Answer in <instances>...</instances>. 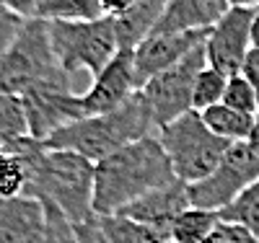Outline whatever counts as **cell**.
<instances>
[{
    "mask_svg": "<svg viewBox=\"0 0 259 243\" xmlns=\"http://www.w3.org/2000/svg\"><path fill=\"white\" fill-rule=\"evenodd\" d=\"M29 168L26 194L57 205L73 225L94 220V176L96 163L70 150H50L34 137H21L11 148Z\"/></svg>",
    "mask_w": 259,
    "mask_h": 243,
    "instance_id": "obj_1",
    "label": "cell"
},
{
    "mask_svg": "<svg viewBox=\"0 0 259 243\" xmlns=\"http://www.w3.org/2000/svg\"><path fill=\"white\" fill-rule=\"evenodd\" d=\"M177 181L179 179L158 137L150 135L130 142L96 163L94 215H117L122 207L133 205L140 197L156 189H166Z\"/></svg>",
    "mask_w": 259,
    "mask_h": 243,
    "instance_id": "obj_2",
    "label": "cell"
},
{
    "mask_svg": "<svg viewBox=\"0 0 259 243\" xmlns=\"http://www.w3.org/2000/svg\"><path fill=\"white\" fill-rule=\"evenodd\" d=\"M153 129H156V122L150 117V109L145 106L143 96L135 93L117 112L65 124L55 129L47 140H39V142L50 150H70L83 156L85 161L99 163L106 156L117 153L119 148L138 142L143 137H150Z\"/></svg>",
    "mask_w": 259,
    "mask_h": 243,
    "instance_id": "obj_3",
    "label": "cell"
},
{
    "mask_svg": "<svg viewBox=\"0 0 259 243\" xmlns=\"http://www.w3.org/2000/svg\"><path fill=\"white\" fill-rule=\"evenodd\" d=\"M70 78L55 57L47 21L26 18L13 47L0 60V96L24 99L31 91L73 93Z\"/></svg>",
    "mask_w": 259,
    "mask_h": 243,
    "instance_id": "obj_4",
    "label": "cell"
},
{
    "mask_svg": "<svg viewBox=\"0 0 259 243\" xmlns=\"http://www.w3.org/2000/svg\"><path fill=\"white\" fill-rule=\"evenodd\" d=\"M158 142L163 145L177 179L187 186L205 181L221 166L223 156L231 148V142L221 140L205 127L200 112H189L177 122L161 127Z\"/></svg>",
    "mask_w": 259,
    "mask_h": 243,
    "instance_id": "obj_5",
    "label": "cell"
},
{
    "mask_svg": "<svg viewBox=\"0 0 259 243\" xmlns=\"http://www.w3.org/2000/svg\"><path fill=\"white\" fill-rule=\"evenodd\" d=\"M50 41L60 68L73 75L75 70H89L94 78L119 52L114 18L101 16L96 21H47Z\"/></svg>",
    "mask_w": 259,
    "mask_h": 243,
    "instance_id": "obj_6",
    "label": "cell"
},
{
    "mask_svg": "<svg viewBox=\"0 0 259 243\" xmlns=\"http://www.w3.org/2000/svg\"><path fill=\"white\" fill-rule=\"evenodd\" d=\"M205 65H207V55H205V44H202L192 55H187L182 62H177L174 68H168V70L158 73L156 78H150L138 91L143 96L145 106L150 109L156 129L177 122L179 117L192 112L194 80H197V75Z\"/></svg>",
    "mask_w": 259,
    "mask_h": 243,
    "instance_id": "obj_7",
    "label": "cell"
},
{
    "mask_svg": "<svg viewBox=\"0 0 259 243\" xmlns=\"http://www.w3.org/2000/svg\"><path fill=\"white\" fill-rule=\"evenodd\" d=\"M256 179H259V158L246 142H231L221 166L205 181L187 186L189 207L221 212Z\"/></svg>",
    "mask_w": 259,
    "mask_h": 243,
    "instance_id": "obj_8",
    "label": "cell"
},
{
    "mask_svg": "<svg viewBox=\"0 0 259 243\" xmlns=\"http://www.w3.org/2000/svg\"><path fill=\"white\" fill-rule=\"evenodd\" d=\"M259 8L251 6H231L228 13L210 29L205 41L207 65L223 75H239L244 60L251 50V26Z\"/></svg>",
    "mask_w": 259,
    "mask_h": 243,
    "instance_id": "obj_9",
    "label": "cell"
},
{
    "mask_svg": "<svg viewBox=\"0 0 259 243\" xmlns=\"http://www.w3.org/2000/svg\"><path fill=\"white\" fill-rule=\"evenodd\" d=\"M135 93H138V85H135L133 50H119L114 60L99 73V78H94L89 91L75 96V106L80 119L101 117V114L117 112Z\"/></svg>",
    "mask_w": 259,
    "mask_h": 243,
    "instance_id": "obj_10",
    "label": "cell"
},
{
    "mask_svg": "<svg viewBox=\"0 0 259 243\" xmlns=\"http://www.w3.org/2000/svg\"><path fill=\"white\" fill-rule=\"evenodd\" d=\"M210 31H184V34H150L133 50L135 62V85L138 91L158 73L174 68L187 55L207 41Z\"/></svg>",
    "mask_w": 259,
    "mask_h": 243,
    "instance_id": "obj_11",
    "label": "cell"
},
{
    "mask_svg": "<svg viewBox=\"0 0 259 243\" xmlns=\"http://www.w3.org/2000/svg\"><path fill=\"white\" fill-rule=\"evenodd\" d=\"M189 207V197H187V184L177 181L166 189H156L140 200H135L133 205L122 207L117 215H124L130 220H135V223L150 228L161 233L163 238L171 235V228H174L177 217Z\"/></svg>",
    "mask_w": 259,
    "mask_h": 243,
    "instance_id": "obj_12",
    "label": "cell"
},
{
    "mask_svg": "<svg viewBox=\"0 0 259 243\" xmlns=\"http://www.w3.org/2000/svg\"><path fill=\"white\" fill-rule=\"evenodd\" d=\"M47 217L36 197L0 200V243H45Z\"/></svg>",
    "mask_w": 259,
    "mask_h": 243,
    "instance_id": "obj_13",
    "label": "cell"
},
{
    "mask_svg": "<svg viewBox=\"0 0 259 243\" xmlns=\"http://www.w3.org/2000/svg\"><path fill=\"white\" fill-rule=\"evenodd\" d=\"M231 0H168L153 34L210 31L228 13Z\"/></svg>",
    "mask_w": 259,
    "mask_h": 243,
    "instance_id": "obj_14",
    "label": "cell"
},
{
    "mask_svg": "<svg viewBox=\"0 0 259 243\" xmlns=\"http://www.w3.org/2000/svg\"><path fill=\"white\" fill-rule=\"evenodd\" d=\"M200 114H202L205 127L226 142H246L249 132L254 127V117L236 112V109H231L226 104H215V106L205 109V112H200Z\"/></svg>",
    "mask_w": 259,
    "mask_h": 243,
    "instance_id": "obj_15",
    "label": "cell"
},
{
    "mask_svg": "<svg viewBox=\"0 0 259 243\" xmlns=\"http://www.w3.org/2000/svg\"><path fill=\"white\" fill-rule=\"evenodd\" d=\"M218 225H221V215L218 212L200 210V207H187L177 217L168 240L171 243H205L215 233Z\"/></svg>",
    "mask_w": 259,
    "mask_h": 243,
    "instance_id": "obj_16",
    "label": "cell"
},
{
    "mask_svg": "<svg viewBox=\"0 0 259 243\" xmlns=\"http://www.w3.org/2000/svg\"><path fill=\"white\" fill-rule=\"evenodd\" d=\"M96 223H99L101 233L109 238V243H166L168 240L161 233L150 230V228L135 223V220H130L124 215L96 217Z\"/></svg>",
    "mask_w": 259,
    "mask_h": 243,
    "instance_id": "obj_17",
    "label": "cell"
},
{
    "mask_svg": "<svg viewBox=\"0 0 259 243\" xmlns=\"http://www.w3.org/2000/svg\"><path fill=\"white\" fill-rule=\"evenodd\" d=\"M218 215H221V223L239 225V228H244V230H249L251 235L259 238V179L251 186H246Z\"/></svg>",
    "mask_w": 259,
    "mask_h": 243,
    "instance_id": "obj_18",
    "label": "cell"
},
{
    "mask_svg": "<svg viewBox=\"0 0 259 243\" xmlns=\"http://www.w3.org/2000/svg\"><path fill=\"white\" fill-rule=\"evenodd\" d=\"M21 137H31L26 106L18 96H0V150L11 148Z\"/></svg>",
    "mask_w": 259,
    "mask_h": 243,
    "instance_id": "obj_19",
    "label": "cell"
},
{
    "mask_svg": "<svg viewBox=\"0 0 259 243\" xmlns=\"http://www.w3.org/2000/svg\"><path fill=\"white\" fill-rule=\"evenodd\" d=\"M101 16V0H47L36 13L41 21H96Z\"/></svg>",
    "mask_w": 259,
    "mask_h": 243,
    "instance_id": "obj_20",
    "label": "cell"
},
{
    "mask_svg": "<svg viewBox=\"0 0 259 243\" xmlns=\"http://www.w3.org/2000/svg\"><path fill=\"white\" fill-rule=\"evenodd\" d=\"M29 168L13 150H0V200H16L26 194Z\"/></svg>",
    "mask_w": 259,
    "mask_h": 243,
    "instance_id": "obj_21",
    "label": "cell"
},
{
    "mask_svg": "<svg viewBox=\"0 0 259 243\" xmlns=\"http://www.w3.org/2000/svg\"><path fill=\"white\" fill-rule=\"evenodd\" d=\"M226 85H228V75H223L221 70L205 65V68L200 70V75H197V80H194L192 112H205V109H210L215 104H223Z\"/></svg>",
    "mask_w": 259,
    "mask_h": 243,
    "instance_id": "obj_22",
    "label": "cell"
},
{
    "mask_svg": "<svg viewBox=\"0 0 259 243\" xmlns=\"http://www.w3.org/2000/svg\"><path fill=\"white\" fill-rule=\"evenodd\" d=\"M223 104L231 106V109H236V112H241V114H249V117H256V114H259V99H256V91H254L251 83H249L241 73L228 78Z\"/></svg>",
    "mask_w": 259,
    "mask_h": 243,
    "instance_id": "obj_23",
    "label": "cell"
},
{
    "mask_svg": "<svg viewBox=\"0 0 259 243\" xmlns=\"http://www.w3.org/2000/svg\"><path fill=\"white\" fill-rule=\"evenodd\" d=\"M24 24H26V18H21L13 11L0 6V60H3L8 55V50L13 47V41L18 39Z\"/></svg>",
    "mask_w": 259,
    "mask_h": 243,
    "instance_id": "obj_24",
    "label": "cell"
},
{
    "mask_svg": "<svg viewBox=\"0 0 259 243\" xmlns=\"http://www.w3.org/2000/svg\"><path fill=\"white\" fill-rule=\"evenodd\" d=\"M205 243H259V238L251 235L249 230L239 228V225L221 223L218 228H215V233H212Z\"/></svg>",
    "mask_w": 259,
    "mask_h": 243,
    "instance_id": "obj_25",
    "label": "cell"
},
{
    "mask_svg": "<svg viewBox=\"0 0 259 243\" xmlns=\"http://www.w3.org/2000/svg\"><path fill=\"white\" fill-rule=\"evenodd\" d=\"M45 3H47V0H0V6L13 11L21 18H36L39 8L45 6Z\"/></svg>",
    "mask_w": 259,
    "mask_h": 243,
    "instance_id": "obj_26",
    "label": "cell"
},
{
    "mask_svg": "<svg viewBox=\"0 0 259 243\" xmlns=\"http://www.w3.org/2000/svg\"><path fill=\"white\" fill-rule=\"evenodd\" d=\"M241 75L251 83V88L256 91V99H259V47H251L246 60H244V68H241Z\"/></svg>",
    "mask_w": 259,
    "mask_h": 243,
    "instance_id": "obj_27",
    "label": "cell"
},
{
    "mask_svg": "<svg viewBox=\"0 0 259 243\" xmlns=\"http://www.w3.org/2000/svg\"><path fill=\"white\" fill-rule=\"evenodd\" d=\"M78 228V238L80 243H109V238H106L96 223V217L89 220V223H83V225H75Z\"/></svg>",
    "mask_w": 259,
    "mask_h": 243,
    "instance_id": "obj_28",
    "label": "cell"
},
{
    "mask_svg": "<svg viewBox=\"0 0 259 243\" xmlns=\"http://www.w3.org/2000/svg\"><path fill=\"white\" fill-rule=\"evenodd\" d=\"M140 0H101V8H104V16L109 18H119L124 16L127 11H133Z\"/></svg>",
    "mask_w": 259,
    "mask_h": 243,
    "instance_id": "obj_29",
    "label": "cell"
},
{
    "mask_svg": "<svg viewBox=\"0 0 259 243\" xmlns=\"http://www.w3.org/2000/svg\"><path fill=\"white\" fill-rule=\"evenodd\" d=\"M246 145L251 148V153L259 158V114L254 117V127H251V132H249V140H246Z\"/></svg>",
    "mask_w": 259,
    "mask_h": 243,
    "instance_id": "obj_30",
    "label": "cell"
},
{
    "mask_svg": "<svg viewBox=\"0 0 259 243\" xmlns=\"http://www.w3.org/2000/svg\"><path fill=\"white\" fill-rule=\"evenodd\" d=\"M251 47H259V11H256L254 26H251Z\"/></svg>",
    "mask_w": 259,
    "mask_h": 243,
    "instance_id": "obj_31",
    "label": "cell"
},
{
    "mask_svg": "<svg viewBox=\"0 0 259 243\" xmlns=\"http://www.w3.org/2000/svg\"><path fill=\"white\" fill-rule=\"evenodd\" d=\"M231 6H251V8H259V0H231Z\"/></svg>",
    "mask_w": 259,
    "mask_h": 243,
    "instance_id": "obj_32",
    "label": "cell"
},
{
    "mask_svg": "<svg viewBox=\"0 0 259 243\" xmlns=\"http://www.w3.org/2000/svg\"><path fill=\"white\" fill-rule=\"evenodd\" d=\"M163 3H168V0H163Z\"/></svg>",
    "mask_w": 259,
    "mask_h": 243,
    "instance_id": "obj_33",
    "label": "cell"
},
{
    "mask_svg": "<svg viewBox=\"0 0 259 243\" xmlns=\"http://www.w3.org/2000/svg\"><path fill=\"white\" fill-rule=\"evenodd\" d=\"M166 243H171V240H166Z\"/></svg>",
    "mask_w": 259,
    "mask_h": 243,
    "instance_id": "obj_34",
    "label": "cell"
}]
</instances>
